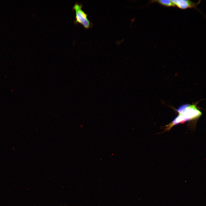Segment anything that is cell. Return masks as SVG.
I'll return each mask as SVG.
<instances>
[{"label": "cell", "mask_w": 206, "mask_h": 206, "mask_svg": "<svg viewBox=\"0 0 206 206\" xmlns=\"http://www.w3.org/2000/svg\"><path fill=\"white\" fill-rule=\"evenodd\" d=\"M83 7L82 3L80 4L78 2H76L73 7L72 9L75 11L76 14L74 23L75 24L80 23L85 28L88 29L92 26L93 24L88 19L87 14L82 9Z\"/></svg>", "instance_id": "obj_2"}, {"label": "cell", "mask_w": 206, "mask_h": 206, "mask_svg": "<svg viewBox=\"0 0 206 206\" xmlns=\"http://www.w3.org/2000/svg\"><path fill=\"white\" fill-rule=\"evenodd\" d=\"M177 111L178 115L169 124L164 126V131L169 130L175 125L197 119L202 115L201 111L195 104H185L179 107Z\"/></svg>", "instance_id": "obj_1"}, {"label": "cell", "mask_w": 206, "mask_h": 206, "mask_svg": "<svg viewBox=\"0 0 206 206\" xmlns=\"http://www.w3.org/2000/svg\"><path fill=\"white\" fill-rule=\"evenodd\" d=\"M171 1L175 7L182 9H185L191 8L197 9V6L201 2L200 0L197 3L189 0H173Z\"/></svg>", "instance_id": "obj_3"}, {"label": "cell", "mask_w": 206, "mask_h": 206, "mask_svg": "<svg viewBox=\"0 0 206 206\" xmlns=\"http://www.w3.org/2000/svg\"><path fill=\"white\" fill-rule=\"evenodd\" d=\"M150 3H157L166 7H175V6L171 0H150Z\"/></svg>", "instance_id": "obj_4"}]
</instances>
